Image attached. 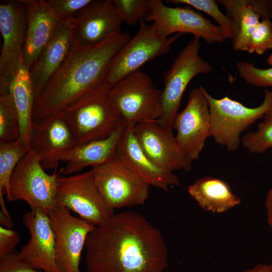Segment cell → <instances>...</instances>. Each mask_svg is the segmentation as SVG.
Instances as JSON below:
<instances>
[{"instance_id":"1","label":"cell","mask_w":272,"mask_h":272,"mask_svg":"<svg viewBox=\"0 0 272 272\" xmlns=\"http://www.w3.org/2000/svg\"><path fill=\"white\" fill-rule=\"evenodd\" d=\"M87 272H164L168 251L161 231L134 211L114 214L85 243Z\"/></svg>"},{"instance_id":"2","label":"cell","mask_w":272,"mask_h":272,"mask_svg":"<svg viewBox=\"0 0 272 272\" xmlns=\"http://www.w3.org/2000/svg\"><path fill=\"white\" fill-rule=\"evenodd\" d=\"M130 39L120 32L97 45L75 43L64 62L36 98L33 121L63 111L86 93L104 84L108 66Z\"/></svg>"},{"instance_id":"3","label":"cell","mask_w":272,"mask_h":272,"mask_svg":"<svg viewBox=\"0 0 272 272\" xmlns=\"http://www.w3.org/2000/svg\"><path fill=\"white\" fill-rule=\"evenodd\" d=\"M103 84L74 101L63 111L78 143L106 139L122 125L121 117Z\"/></svg>"},{"instance_id":"4","label":"cell","mask_w":272,"mask_h":272,"mask_svg":"<svg viewBox=\"0 0 272 272\" xmlns=\"http://www.w3.org/2000/svg\"><path fill=\"white\" fill-rule=\"evenodd\" d=\"M199 86L209 103L210 136L230 152L238 149L241 133L264 116L272 106V91L266 88L262 102L255 107H249L228 96L215 98Z\"/></svg>"},{"instance_id":"5","label":"cell","mask_w":272,"mask_h":272,"mask_svg":"<svg viewBox=\"0 0 272 272\" xmlns=\"http://www.w3.org/2000/svg\"><path fill=\"white\" fill-rule=\"evenodd\" d=\"M200 38L193 36L180 50L170 69L163 74L164 88L161 95V112L158 122L173 129V125L182 96L193 78L214 71L213 66L199 55Z\"/></svg>"},{"instance_id":"6","label":"cell","mask_w":272,"mask_h":272,"mask_svg":"<svg viewBox=\"0 0 272 272\" xmlns=\"http://www.w3.org/2000/svg\"><path fill=\"white\" fill-rule=\"evenodd\" d=\"M56 169L47 174L38 156L29 151L20 161L11 177L6 197L8 201L22 200L31 210L49 215L56 207L57 179L61 175Z\"/></svg>"},{"instance_id":"7","label":"cell","mask_w":272,"mask_h":272,"mask_svg":"<svg viewBox=\"0 0 272 272\" xmlns=\"http://www.w3.org/2000/svg\"><path fill=\"white\" fill-rule=\"evenodd\" d=\"M133 37L116 53L108 66L104 84L110 88L146 63L168 53L172 45L181 36L177 33L169 37L161 36L154 24L143 20Z\"/></svg>"},{"instance_id":"8","label":"cell","mask_w":272,"mask_h":272,"mask_svg":"<svg viewBox=\"0 0 272 272\" xmlns=\"http://www.w3.org/2000/svg\"><path fill=\"white\" fill-rule=\"evenodd\" d=\"M161 93L150 76L140 70L124 78L108 91L125 127L157 120L161 112Z\"/></svg>"},{"instance_id":"9","label":"cell","mask_w":272,"mask_h":272,"mask_svg":"<svg viewBox=\"0 0 272 272\" xmlns=\"http://www.w3.org/2000/svg\"><path fill=\"white\" fill-rule=\"evenodd\" d=\"M91 171L98 191L114 210L143 205L149 196L150 185L115 159Z\"/></svg>"},{"instance_id":"10","label":"cell","mask_w":272,"mask_h":272,"mask_svg":"<svg viewBox=\"0 0 272 272\" xmlns=\"http://www.w3.org/2000/svg\"><path fill=\"white\" fill-rule=\"evenodd\" d=\"M56 207L68 209L95 226L103 224L114 214L96 188L91 170L59 176Z\"/></svg>"},{"instance_id":"11","label":"cell","mask_w":272,"mask_h":272,"mask_svg":"<svg viewBox=\"0 0 272 272\" xmlns=\"http://www.w3.org/2000/svg\"><path fill=\"white\" fill-rule=\"evenodd\" d=\"M151 22L163 37L174 33H190L209 43H222L227 38L222 29L190 7H169L161 0H150L145 19Z\"/></svg>"},{"instance_id":"12","label":"cell","mask_w":272,"mask_h":272,"mask_svg":"<svg viewBox=\"0 0 272 272\" xmlns=\"http://www.w3.org/2000/svg\"><path fill=\"white\" fill-rule=\"evenodd\" d=\"M55 239V259L61 272H81L82 251L95 226L56 207L49 215Z\"/></svg>"},{"instance_id":"13","label":"cell","mask_w":272,"mask_h":272,"mask_svg":"<svg viewBox=\"0 0 272 272\" xmlns=\"http://www.w3.org/2000/svg\"><path fill=\"white\" fill-rule=\"evenodd\" d=\"M176 142L191 162L197 160L210 136V113L208 100L200 86L192 90L185 107L176 115L173 125Z\"/></svg>"},{"instance_id":"14","label":"cell","mask_w":272,"mask_h":272,"mask_svg":"<svg viewBox=\"0 0 272 272\" xmlns=\"http://www.w3.org/2000/svg\"><path fill=\"white\" fill-rule=\"evenodd\" d=\"M77 145L63 111L33 121L30 150L44 169L56 170L62 158Z\"/></svg>"},{"instance_id":"15","label":"cell","mask_w":272,"mask_h":272,"mask_svg":"<svg viewBox=\"0 0 272 272\" xmlns=\"http://www.w3.org/2000/svg\"><path fill=\"white\" fill-rule=\"evenodd\" d=\"M28 25V14L22 0L0 5V31L3 44L0 55V79L10 83L22 57Z\"/></svg>"},{"instance_id":"16","label":"cell","mask_w":272,"mask_h":272,"mask_svg":"<svg viewBox=\"0 0 272 272\" xmlns=\"http://www.w3.org/2000/svg\"><path fill=\"white\" fill-rule=\"evenodd\" d=\"M133 130L143 151L161 169L173 173L191 169L192 162L178 146L172 129L161 125L156 120L138 123Z\"/></svg>"},{"instance_id":"17","label":"cell","mask_w":272,"mask_h":272,"mask_svg":"<svg viewBox=\"0 0 272 272\" xmlns=\"http://www.w3.org/2000/svg\"><path fill=\"white\" fill-rule=\"evenodd\" d=\"M122 22L112 0H92L73 19L74 43L83 47L98 45L121 32Z\"/></svg>"},{"instance_id":"18","label":"cell","mask_w":272,"mask_h":272,"mask_svg":"<svg viewBox=\"0 0 272 272\" xmlns=\"http://www.w3.org/2000/svg\"><path fill=\"white\" fill-rule=\"evenodd\" d=\"M22 222L30 238L17 253L18 256L37 270L61 272L56 261L54 234L48 215L30 210L24 215Z\"/></svg>"},{"instance_id":"19","label":"cell","mask_w":272,"mask_h":272,"mask_svg":"<svg viewBox=\"0 0 272 272\" xmlns=\"http://www.w3.org/2000/svg\"><path fill=\"white\" fill-rule=\"evenodd\" d=\"M133 127L123 129L116 146L114 159L126 166L150 186L168 191L171 186L180 184L174 173L164 171L146 155L133 133Z\"/></svg>"},{"instance_id":"20","label":"cell","mask_w":272,"mask_h":272,"mask_svg":"<svg viewBox=\"0 0 272 272\" xmlns=\"http://www.w3.org/2000/svg\"><path fill=\"white\" fill-rule=\"evenodd\" d=\"M73 19L59 20L52 37L30 71L35 100L61 67L73 46Z\"/></svg>"},{"instance_id":"21","label":"cell","mask_w":272,"mask_h":272,"mask_svg":"<svg viewBox=\"0 0 272 272\" xmlns=\"http://www.w3.org/2000/svg\"><path fill=\"white\" fill-rule=\"evenodd\" d=\"M28 14V25L22 60L30 71L52 37L59 20L54 15L47 1L22 0Z\"/></svg>"},{"instance_id":"22","label":"cell","mask_w":272,"mask_h":272,"mask_svg":"<svg viewBox=\"0 0 272 272\" xmlns=\"http://www.w3.org/2000/svg\"><path fill=\"white\" fill-rule=\"evenodd\" d=\"M124 127L122 125L106 139L77 145L62 158L61 162L65 164L60 170L61 175L76 174L86 167H93L114 159L116 146Z\"/></svg>"},{"instance_id":"23","label":"cell","mask_w":272,"mask_h":272,"mask_svg":"<svg viewBox=\"0 0 272 272\" xmlns=\"http://www.w3.org/2000/svg\"><path fill=\"white\" fill-rule=\"evenodd\" d=\"M9 89L19 118V138L30 151L35 95L30 71L25 67L22 57L17 71L10 82Z\"/></svg>"},{"instance_id":"24","label":"cell","mask_w":272,"mask_h":272,"mask_svg":"<svg viewBox=\"0 0 272 272\" xmlns=\"http://www.w3.org/2000/svg\"><path fill=\"white\" fill-rule=\"evenodd\" d=\"M187 190L200 208L213 213H223L241 202L240 198L226 182L214 177L199 178Z\"/></svg>"},{"instance_id":"25","label":"cell","mask_w":272,"mask_h":272,"mask_svg":"<svg viewBox=\"0 0 272 272\" xmlns=\"http://www.w3.org/2000/svg\"><path fill=\"white\" fill-rule=\"evenodd\" d=\"M232 23V47L236 51L247 52L250 36L260 22V15L252 0H219Z\"/></svg>"},{"instance_id":"26","label":"cell","mask_w":272,"mask_h":272,"mask_svg":"<svg viewBox=\"0 0 272 272\" xmlns=\"http://www.w3.org/2000/svg\"><path fill=\"white\" fill-rule=\"evenodd\" d=\"M20 138L9 143H0V213L9 214L4 198L8 193L14 170L20 161L28 152Z\"/></svg>"},{"instance_id":"27","label":"cell","mask_w":272,"mask_h":272,"mask_svg":"<svg viewBox=\"0 0 272 272\" xmlns=\"http://www.w3.org/2000/svg\"><path fill=\"white\" fill-rule=\"evenodd\" d=\"M9 85L0 79V143L12 142L20 137L19 118Z\"/></svg>"},{"instance_id":"28","label":"cell","mask_w":272,"mask_h":272,"mask_svg":"<svg viewBox=\"0 0 272 272\" xmlns=\"http://www.w3.org/2000/svg\"><path fill=\"white\" fill-rule=\"evenodd\" d=\"M263 117L256 130L242 138L243 145L251 153L262 154L272 148V106Z\"/></svg>"},{"instance_id":"29","label":"cell","mask_w":272,"mask_h":272,"mask_svg":"<svg viewBox=\"0 0 272 272\" xmlns=\"http://www.w3.org/2000/svg\"><path fill=\"white\" fill-rule=\"evenodd\" d=\"M174 5H185L201 11L212 17L222 30L227 39H231L233 26L230 18L219 9L217 2L214 0H170Z\"/></svg>"},{"instance_id":"30","label":"cell","mask_w":272,"mask_h":272,"mask_svg":"<svg viewBox=\"0 0 272 272\" xmlns=\"http://www.w3.org/2000/svg\"><path fill=\"white\" fill-rule=\"evenodd\" d=\"M267 62L271 66L259 69L254 63L239 60L236 62V68L239 76L247 83L257 87H272V53Z\"/></svg>"},{"instance_id":"31","label":"cell","mask_w":272,"mask_h":272,"mask_svg":"<svg viewBox=\"0 0 272 272\" xmlns=\"http://www.w3.org/2000/svg\"><path fill=\"white\" fill-rule=\"evenodd\" d=\"M115 10L121 18L129 25L144 20L150 9V0H112Z\"/></svg>"},{"instance_id":"32","label":"cell","mask_w":272,"mask_h":272,"mask_svg":"<svg viewBox=\"0 0 272 272\" xmlns=\"http://www.w3.org/2000/svg\"><path fill=\"white\" fill-rule=\"evenodd\" d=\"M272 49V21L263 19L252 33L247 52L261 55Z\"/></svg>"},{"instance_id":"33","label":"cell","mask_w":272,"mask_h":272,"mask_svg":"<svg viewBox=\"0 0 272 272\" xmlns=\"http://www.w3.org/2000/svg\"><path fill=\"white\" fill-rule=\"evenodd\" d=\"M92 0H48L51 10L59 20L73 19Z\"/></svg>"},{"instance_id":"34","label":"cell","mask_w":272,"mask_h":272,"mask_svg":"<svg viewBox=\"0 0 272 272\" xmlns=\"http://www.w3.org/2000/svg\"><path fill=\"white\" fill-rule=\"evenodd\" d=\"M0 272H40L22 260L17 253L0 257Z\"/></svg>"},{"instance_id":"35","label":"cell","mask_w":272,"mask_h":272,"mask_svg":"<svg viewBox=\"0 0 272 272\" xmlns=\"http://www.w3.org/2000/svg\"><path fill=\"white\" fill-rule=\"evenodd\" d=\"M20 239V235L16 231L1 226L0 257L13 253Z\"/></svg>"},{"instance_id":"36","label":"cell","mask_w":272,"mask_h":272,"mask_svg":"<svg viewBox=\"0 0 272 272\" xmlns=\"http://www.w3.org/2000/svg\"><path fill=\"white\" fill-rule=\"evenodd\" d=\"M267 220L269 226L272 229V187L268 190L265 202Z\"/></svg>"},{"instance_id":"37","label":"cell","mask_w":272,"mask_h":272,"mask_svg":"<svg viewBox=\"0 0 272 272\" xmlns=\"http://www.w3.org/2000/svg\"><path fill=\"white\" fill-rule=\"evenodd\" d=\"M239 272H272V264L258 263L252 268Z\"/></svg>"}]
</instances>
